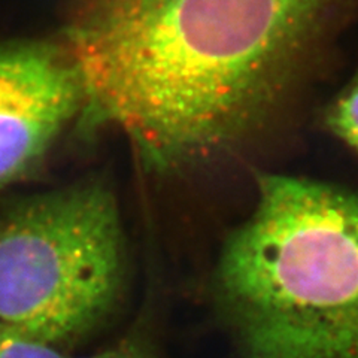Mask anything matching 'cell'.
<instances>
[{
  "instance_id": "obj_1",
  "label": "cell",
  "mask_w": 358,
  "mask_h": 358,
  "mask_svg": "<svg viewBox=\"0 0 358 358\" xmlns=\"http://www.w3.org/2000/svg\"><path fill=\"white\" fill-rule=\"evenodd\" d=\"M348 0H73L85 120L145 171L212 163L273 124Z\"/></svg>"
},
{
  "instance_id": "obj_2",
  "label": "cell",
  "mask_w": 358,
  "mask_h": 358,
  "mask_svg": "<svg viewBox=\"0 0 358 358\" xmlns=\"http://www.w3.org/2000/svg\"><path fill=\"white\" fill-rule=\"evenodd\" d=\"M215 291L246 358H358V193L260 173Z\"/></svg>"
},
{
  "instance_id": "obj_3",
  "label": "cell",
  "mask_w": 358,
  "mask_h": 358,
  "mask_svg": "<svg viewBox=\"0 0 358 358\" xmlns=\"http://www.w3.org/2000/svg\"><path fill=\"white\" fill-rule=\"evenodd\" d=\"M126 279L118 201L103 182L33 197L0 218V324L60 346L115 310Z\"/></svg>"
},
{
  "instance_id": "obj_4",
  "label": "cell",
  "mask_w": 358,
  "mask_h": 358,
  "mask_svg": "<svg viewBox=\"0 0 358 358\" xmlns=\"http://www.w3.org/2000/svg\"><path fill=\"white\" fill-rule=\"evenodd\" d=\"M83 108L80 75L64 47L20 42L0 48V187L35 169Z\"/></svg>"
},
{
  "instance_id": "obj_5",
  "label": "cell",
  "mask_w": 358,
  "mask_h": 358,
  "mask_svg": "<svg viewBox=\"0 0 358 358\" xmlns=\"http://www.w3.org/2000/svg\"><path fill=\"white\" fill-rule=\"evenodd\" d=\"M324 124L358 154V73L329 105Z\"/></svg>"
},
{
  "instance_id": "obj_6",
  "label": "cell",
  "mask_w": 358,
  "mask_h": 358,
  "mask_svg": "<svg viewBox=\"0 0 358 358\" xmlns=\"http://www.w3.org/2000/svg\"><path fill=\"white\" fill-rule=\"evenodd\" d=\"M0 358H66L59 345L0 324Z\"/></svg>"
},
{
  "instance_id": "obj_7",
  "label": "cell",
  "mask_w": 358,
  "mask_h": 358,
  "mask_svg": "<svg viewBox=\"0 0 358 358\" xmlns=\"http://www.w3.org/2000/svg\"><path fill=\"white\" fill-rule=\"evenodd\" d=\"M81 358H155L148 345H145L141 338H127L110 346L108 350L99 351L92 355Z\"/></svg>"
}]
</instances>
